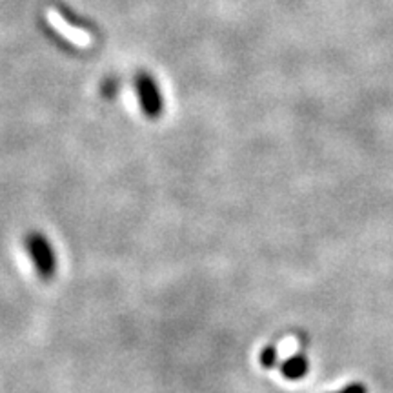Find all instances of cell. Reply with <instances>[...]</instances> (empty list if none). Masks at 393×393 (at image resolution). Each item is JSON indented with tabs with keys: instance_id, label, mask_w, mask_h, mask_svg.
Wrapping results in <instances>:
<instances>
[{
	"instance_id": "cell-1",
	"label": "cell",
	"mask_w": 393,
	"mask_h": 393,
	"mask_svg": "<svg viewBox=\"0 0 393 393\" xmlns=\"http://www.w3.org/2000/svg\"><path fill=\"white\" fill-rule=\"evenodd\" d=\"M26 251L31 257V262L37 269L38 277L42 281H51L57 273V255L53 244L44 233L29 232L24 239Z\"/></svg>"
},
{
	"instance_id": "cell-2",
	"label": "cell",
	"mask_w": 393,
	"mask_h": 393,
	"mask_svg": "<svg viewBox=\"0 0 393 393\" xmlns=\"http://www.w3.org/2000/svg\"><path fill=\"white\" fill-rule=\"evenodd\" d=\"M137 95H139L140 107L149 119H158V115L164 110V102H162V95L158 91V86L155 80L148 75H140L137 79Z\"/></svg>"
},
{
	"instance_id": "cell-3",
	"label": "cell",
	"mask_w": 393,
	"mask_h": 393,
	"mask_svg": "<svg viewBox=\"0 0 393 393\" xmlns=\"http://www.w3.org/2000/svg\"><path fill=\"white\" fill-rule=\"evenodd\" d=\"M310 371V362L304 355H293L283 362L281 366V373L286 377L288 380H299L302 379L306 373Z\"/></svg>"
},
{
	"instance_id": "cell-4",
	"label": "cell",
	"mask_w": 393,
	"mask_h": 393,
	"mask_svg": "<svg viewBox=\"0 0 393 393\" xmlns=\"http://www.w3.org/2000/svg\"><path fill=\"white\" fill-rule=\"evenodd\" d=\"M279 362V353L277 350L273 346H266L260 352V364L264 366V368H268V370H272V368H275Z\"/></svg>"
},
{
	"instance_id": "cell-5",
	"label": "cell",
	"mask_w": 393,
	"mask_h": 393,
	"mask_svg": "<svg viewBox=\"0 0 393 393\" xmlns=\"http://www.w3.org/2000/svg\"><path fill=\"white\" fill-rule=\"evenodd\" d=\"M333 393H368V390H366L364 384L353 383V384H348V386H344L343 390H339V392H333Z\"/></svg>"
}]
</instances>
